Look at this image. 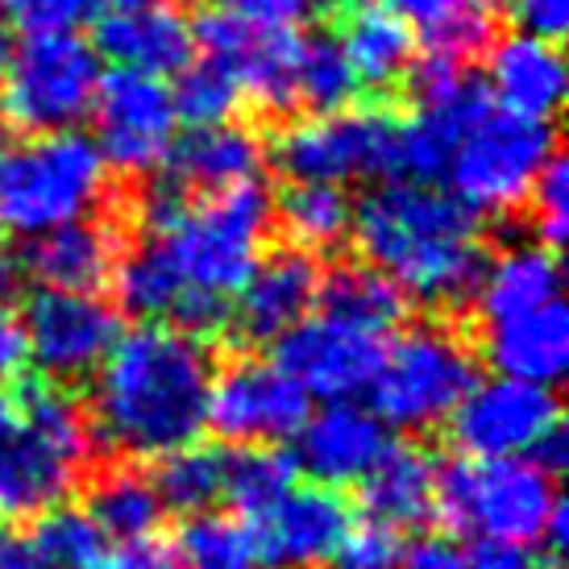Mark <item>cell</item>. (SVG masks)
<instances>
[{
    "label": "cell",
    "instance_id": "obj_1",
    "mask_svg": "<svg viewBox=\"0 0 569 569\" xmlns=\"http://www.w3.org/2000/svg\"><path fill=\"white\" fill-rule=\"evenodd\" d=\"M212 358L200 337L150 320L121 332L96 366L92 411L100 441L133 458H167L208 425Z\"/></svg>",
    "mask_w": 569,
    "mask_h": 569
},
{
    "label": "cell",
    "instance_id": "obj_2",
    "mask_svg": "<svg viewBox=\"0 0 569 569\" xmlns=\"http://www.w3.org/2000/svg\"><path fill=\"white\" fill-rule=\"evenodd\" d=\"M274 221L270 191L250 179L238 188L208 191L196 204L174 208L171 217L150 224V246L159 250L174 279V329L204 341L208 332L229 325V303L262 258V238Z\"/></svg>",
    "mask_w": 569,
    "mask_h": 569
},
{
    "label": "cell",
    "instance_id": "obj_3",
    "mask_svg": "<svg viewBox=\"0 0 569 569\" xmlns=\"http://www.w3.org/2000/svg\"><path fill=\"white\" fill-rule=\"evenodd\" d=\"M358 246L370 267L425 303H458L478 283V217L449 191L416 179H391L353 208Z\"/></svg>",
    "mask_w": 569,
    "mask_h": 569
},
{
    "label": "cell",
    "instance_id": "obj_4",
    "mask_svg": "<svg viewBox=\"0 0 569 569\" xmlns=\"http://www.w3.org/2000/svg\"><path fill=\"white\" fill-rule=\"evenodd\" d=\"M104 188L109 162L76 129L0 146V233L30 241L83 221L104 200Z\"/></svg>",
    "mask_w": 569,
    "mask_h": 569
},
{
    "label": "cell",
    "instance_id": "obj_5",
    "mask_svg": "<svg viewBox=\"0 0 569 569\" xmlns=\"http://www.w3.org/2000/svg\"><path fill=\"white\" fill-rule=\"evenodd\" d=\"M88 420L59 382H30L0 449V520H38L76 490L88 461Z\"/></svg>",
    "mask_w": 569,
    "mask_h": 569
},
{
    "label": "cell",
    "instance_id": "obj_6",
    "mask_svg": "<svg viewBox=\"0 0 569 569\" xmlns=\"http://www.w3.org/2000/svg\"><path fill=\"white\" fill-rule=\"evenodd\" d=\"M549 159H553L549 121L507 112L487 96L475 117L461 126L441 179L449 183V196L461 200L475 217L478 212L503 217L528 200Z\"/></svg>",
    "mask_w": 569,
    "mask_h": 569
},
{
    "label": "cell",
    "instance_id": "obj_7",
    "mask_svg": "<svg viewBox=\"0 0 569 569\" xmlns=\"http://www.w3.org/2000/svg\"><path fill=\"white\" fill-rule=\"evenodd\" d=\"M557 503L553 475L532 458H461L437 478V511L482 540L537 545Z\"/></svg>",
    "mask_w": 569,
    "mask_h": 569
},
{
    "label": "cell",
    "instance_id": "obj_8",
    "mask_svg": "<svg viewBox=\"0 0 569 569\" xmlns=\"http://www.w3.org/2000/svg\"><path fill=\"white\" fill-rule=\"evenodd\" d=\"M100 76V54L76 30L26 33L0 67V104L26 133L76 129L92 112Z\"/></svg>",
    "mask_w": 569,
    "mask_h": 569
},
{
    "label": "cell",
    "instance_id": "obj_9",
    "mask_svg": "<svg viewBox=\"0 0 569 569\" xmlns=\"http://www.w3.org/2000/svg\"><path fill=\"white\" fill-rule=\"evenodd\" d=\"M475 387V353L458 332L441 325L408 329L382 349V362L370 379V411L382 425L403 432L449 420L458 399Z\"/></svg>",
    "mask_w": 569,
    "mask_h": 569
},
{
    "label": "cell",
    "instance_id": "obj_10",
    "mask_svg": "<svg viewBox=\"0 0 569 569\" xmlns=\"http://www.w3.org/2000/svg\"><path fill=\"white\" fill-rule=\"evenodd\" d=\"M403 121L382 109H332L296 121L274 142V162L291 183H337L399 174Z\"/></svg>",
    "mask_w": 569,
    "mask_h": 569
},
{
    "label": "cell",
    "instance_id": "obj_11",
    "mask_svg": "<svg viewBox=\"0 0 569 569\" xmlns=\"http://www.w3.org/2000/svg\"><path fill=\"white\" fill-rule=\"evenodd\" d=\"M96 112V150L100 159L117 171H159L174 146V112L171 88L162 76L146 71H126L117 67L109 76H100L92 100Z\"/></svg>",
    "mask_w": 569,
    "mask_h": 569
},
{
    "label": "cell",
    "instance_id": "obj_12",
    "mask_svg": "<svg viewBox=\"0 0 569 569\" xmlns=\"http://www.w3.org/2000/svg\"><path fill=\"white\" fill-rule=\"evenodd\" d=\"M449 428L466 458H532L540 441L561 428V408L553 387L495 375L487 382L475 379L449 411Z\"/></svg>",
    "mask_w": 569,
    "mask_h": 569
},
{
    "label": "cell",
    "instance_id": "obj_13",
    "mask_svg": "<svg viewBox=\"0 0 569 569\" xmlns=\"http://www.w3.org/2000/svg\"><path fill=\"white\" fill-rule=\"evenodd\" d=\"M387 349V332L341 320L332 312L303 317L274 341V366L308 396L353 399L370 387Z\"/></svg>",
    "mask_w": 569,
    "mask_h": 569
},
{
    "label": "cell",
    "instance_id": "obj_14",
    "mask_svg": "<svg viewBox=\"0 0 569 569\" xmlns=\"http://www.w3.org/2000/svg\"><path fill=\"white\" fill-rule=\"evenodd\" d=\"M26 353L50 382H71L96 375L121 337V317L92 291H50L42 287L26 303L21 320Z\"/></svg>",
    "mask_w": 569,
    "mask_h": 569
},
{
    "label": "cell",
    "instance_id": "obj_15",
    "mask_svg": "<svg viewBox=\"0 0 569 569\" xmlns=\"http://www.w3.org/2000/svg\"><path fill=\"white\" fill-rule=\"evenodd\" d=\"M308 420V391L274 362H238L208 391V425L224 441L279 445Z\"/></svg>",
    "mask_w": 569,
    "mask_h": 569
},
{
    "label": "cell",
    "instance_id": "obj_16",
    "mask_svg": "<svg viewBox=\"0 0 569 569\" xmlns=\"http://www.w3.org/2000/svg\"><path fill=\"white\" fill-rule=\"evenodd\" d=\"M353 528L349 503L332 487H291L250 520L262 569H320Z\"/></svg>",
    "mask_w": 569,
    "mask_h": 569
},
{
    "label": "cell",
    "instance_id": "obj_17",
    "mask_svg": "<svg viewBox=\"0 0 569 569\" xmlns=\"http://www.w3.org/2000/svg\"><path fill=\"white\" fill-rule=\"evenodd\" d=\"M300 466L317 478L320 487H346L362 482L366 470L387 449V425L353 399H329L325 411H308L300 425Z\"/></svg>",
    "mask_w": 569,
    "mask_h": 569
},
{
    "label": "cell",
    "instance_id": "obj_18",
    "mask_svg": "<svg viewBox=\"0 0 569 569\" xmlns=\"http://www.w3.org/2000/svg\"><path fill=\"white\" fill-rule=\"evenodd\" d=\"M96 47L126 71L179 76L191 63L196 42H191L188 17L179 9L159 0H138V4H112L96 21Z\"/></svg>",
    "mask_w": 569,
    "mask_h": 569
},
{
    "label": "cell",
    "instance_id": "obj_19",
    "mask_svg": "<svg viewBox=\"0 0 569 569\" xmlns=\"http://www.w3.org/2000/svg\"><path fill=\"white\" fill-rule=\"evenodd\" d=\"M320 267L308 250H274L258 258L250 279L238 291V308L229 320L238 325L250 341H279L291 325L308 317L317 303Z\"/></svg>",
    "mask_w": 569,
    "mask_h": 569
},
{
    "label": "cell",
    "instance_id": "obj_20",
    "mask_svg": "<svg viewBox=\"0 0 569 569\" xmlns=\"http://www.w3.org/2000/svg\"><path fill=\"white\" fill-rule=\"evenodd\" d=\"M490 100L507 112L549 121L566 100V59L557 42L511 33L490 50Z\"/></svg>",
    "mask_w": 569,
    "mask_h": 569
},
{
    "label": "cell",
    "instance_id": "obj_21",
    "mask_svg": "<svg viewBox=\"0 0 569 569\" xmlns=\"http://www.w3.org/2000/svg\"><path fill=\"white\" fill-rule=\"evenodd\" d=\"M487 358L503 379L557 387L569 366V320L561 300L487 325Z\"/></svg>",
    "mask_w": 569,
    "mask_h": 569
},
{
    "label": "cell",
    "instance_id": "obj_22",
    "mask_svg": "<svg viewBox=\"0 0 569 569\" xmlns=\"http://www.w3.org/2000/svg\"><path fill=\"white\" fill-rule=\"evenodd\" d=\"M437 458L420 445H387L362 478L366 516L382 528H416L437 511Z\"/></svg>",
    "mask_w": 569,
    "mask_h": 569
},
{
    "label": "cell",
    "instance_id": "obj_23",
    "mask_svg": "<svg viewBox=\"0 0 569 569\" xmlns=\"http://www.w3.org/2000/svg\"><path fill=\"white\" fill-rule=\"evenodd\" d=\"M475 303L482 325H499V320L523 317L540 303L561 300V267L557 253L540 241H520L507 246L495 262H482L475 283Z\"/></svg>",
    "mask_w": 569,
    "mask_h": 569
},
{
    "label": "cell",
    "instance_id": "obj_24",
    "mask_svg": "<svg viewBox=\"0 0 569 569\" xmlns=\"http://www.w3.org/2000/svg\"><path fill=\"white\" fill-rule=\"evenodd\" d=\"M21 267L50 291H96L117 267V233L100 221H71L30 238Z\"/></svg>",
    "mask_w": 569,
    "mask_h": 569
},
{
    "label": "cell",
    "instance_id": "obj_25",
    "mask_svg": "<svg viewBox=\"0 0 569 569\" xmlns=\"http://www.w3.org/2000/svg\"><path fill=\"white\" fill-rule=\"evenodd\" d=\"M262 142L250 129L241 126H204L191 129L179 146H171L167 154V174L179 188H200V191H221L250 183L262 171Z\"/></svg>",
    "mask_w": 569,
    "mask_h": 569
},
{
    "label": "cell",
    "instance_id": "obj_26",
    "mask_svg": "<svg viewBox=\"0 0 569 569\" xmlns=\"http://www.w3.org/2000/svg\"><path fill=\"white\" fill-rule=\"evenodd\" d=\"M346 50L349 67H353V80L358 88H396L403 76L411 71V59H416V33L403 17L387 13V9H366L358 4L353 13H349V26H346Z\"/></svg>",
    "mask_w": 569,
    "mask_h": 569
},
{
    "label": "cell",
    "instance_id": "obj_27",
    "mask_svg": "<svg viewBox=\"0 0 569 569\" xmlns=\"http://www.w3.org/2000/svg\"><path fill=\"white\" fill-rule=\"evenodd\" d=\"M162 499L154 482L142 478L138 470H112L92 487L88 495V516L96 520V528L104 537L126 540H146L159 532L162 523Z\"/></svg>",
    "mask_w": 569,
    "mask_h": 569
},
{
    "label": "cell",
    "instance_id": "obj_28",
    "mask_svg": "<svg viewBox=\"0 0 569 569\" xmlns=\"http://www.w3.org/2000/svg\"><path fill=\"white\" fill-rule=\"evenodd\" d=\"M320 312L366 325V329L391 332L403 317V291L375 267H337L317 287Z\"/></svg>",
    "mask_w": 569,
    "mask_h": 569
},
{
    "label": "cell",
    "instance_id": "obj_29",
    "mask_svg": "<svg viewBox=\"0 0 569 569\" xmlns=\"http://www.w3.org/2000/svg\"><path fill=\"white\" fill-rule=\"evenodd\" d=\"M159 475H154V490H159L162 507H171L179 516H204L208 507L224 495V453L212 445H183L167 458H159Z\"/></svg>",
    "mask_w": 569,
    "mask_h": 569
},
{
    "label": "cell",
    "instance_id": "obj_30",
    "mask_svg": "<svg viewBox=\"0 0 569 569\" xmlns=\"http://www.w3.org/2000/svg\"><path fill=\"white\" fill-rule=\"evenodd\" d=\"M279 217L300 250H332L353 224V204L337 183H291L279 200Z\"/></svg>",
    "mask_w": 569,
    "mask_h": 569
},
{
    "label": "cell",
    "instance_id": "obj_31",
    "mask_svg": "<svg viewBox=\"0 0 569 569\" xmlns=\"http://www.w3.org/2000/svg\"><path fill=\"white\" fill-rule=\"evenodd\" d=\"M296 487V461L270 449V445H250L241 453H224V495L238 507L241 516H258L267 511L274 499H283Z\"/></svg>",
    "mask_w": 569,
    "mask_h": 569
},
{
    "label": "cell",
    "instance_id": "obj_32",
    "mask_svg": "<svg viewBox=\"0 0 569 569\" xmlns=\"http://www.w3.org/2000/svg\"><path fill=\"white\" fill-rule=\"evenodd\" d=\"M358 92L353 67L337 38H303L300 59H296V109L332 112L346 109Z\"/></svg>",
    "mask_w": 569,
    "mask_h": 569
},
{
    "label": "cell",
    "instance_id": "obj_33",
    "mask_svg": "<svg viewBox=\"0 0 569 569\" xmlns=\"http://www.w3.org/2000/svg\"><path fill=\"white\" fill-rule=\"evenodd\" d=\"M179 569H262L250 528L224 516H191L179 532Z\"/></svg>",
    "mask_w": 569,
    "mask_h": 569
},
{
    "label": "cell",
    "instance_id": "obj_34",
    "mask_svg": "<svg viewBox=\"0 0 569 569\" xmlns=\"http://www.w3.org/2000/svg\"><path fill=\"white\" fill-rule=\"evenodd\" d=\"M30 537L47 569H92L104 553V540H109L88 511H76V507L63 503L42 511Z\"/></svg>",
    "mask_w": 569,
    "mask_h": 569
},
{
    "label": "cell",
    "instance_id": "obj_35",
    "mask_svg": "<svg viewBox=\"0 0 569 569\" xmlns=\"http://www.w3.org/2000/svg\"><path fill=\"white\" fill-rule=\"evenodd\" d=\"M241 83L233 80V71L221 67L217 59L204 63H188L179 71V88L171 92L174 112L188 121L191 129L204 126H224L241 104Z\"/></svg>",
    "mask_w": 569,
    "mask_h": 569
},
{
    "label": "cell",
    "instance_id": "obj_36",
    "mask_svg": "<svg viewBox=\"0 0 569 569\" xmlns=\"http://www.w3.org/2000/svg\"><path fill=\"white\" fill-rule=\"evenodd\" d=\"M495 9H499V0H458L437 26L425 30L428 54L453 59V63L475 59L495 33Z\"/></svg>",
    "mask_w": 569,
    "mask_h": 569
},
{
    "label": "cell",
    "instance_id": "obj_37",
    "mask_svg": "<svg viewBox=\"0 0 569 569\" xmlns=\"http://www.w3.org/2000/svg\"><path fill=\"white\" fill-rule=\"evenodd\" d=\"M528 200H532V217H537V233H540V246H549L557 250L569 233V171H566V159H549L545 162V171L537 174V183L528 191Z\"/></svg>",
    "mask_w": 569,
    "mask_h": 569
},
{
    "label": "cell",
    "instance_id": "obj_38",
    "mask_svg": "<svg viewBox=\"0 0 569 569\" xmlns=\"http://www.w3.org/2000/svg\"><path fill=\"white\" fill-rule=\"evenodd\" d=\"M399 545L396 528H382V523H362V528H349L346 540L337 545L329 566L332 569H399Z\"/></svg>",
    "mask_w": 569,
    "mask_h": 569
},
{
    "label": "cell",
    "instance_id": "obj_39",
    "mask_svg": "<svg viewBox=\"0 0 569 569\" xmlns=\"http://www.w3.org/2000/svg\"><path fill=\"white\" fill-rule=\"evenodd\" d=\"M96 0H0V17H9L26 33H63L88 21Z\"/></svg>",
    "mask_w": 569,
    "mask_h": 569
},
{
    "label": "cell",
    "instance_id": "obj_40",
    "mask_svg": "<svg viewBox=\"0 0 569 569\" xmlns=\"http://www.w3.org/2000/svg\"><path fill=\"white\" fill-rule=\"evenodd\" d=\"M217 9L250 30H296L303 17L300 0H217Z\"/></svg>",
    "mask_w": 569,
    "mask_h": 569
},
{
    "label": "cell",
    "instance_id": "obj_41",
    "mask_svg": "<svg viewBox=\"0 0 569 569\" xmlns=\"http://www.w3.org/2000/svg\"><path fill=\"white\" fill-rule=\"evenodd\" d=\"M507 9L520 33H532L545 42H557L569 30V0H507Z\"/></svg>",
    "mask_w": 569,
    "mask_h": 569
},
{
    "label": "cell",
    "instance_id": "obj_42",
    "mask_svg": "<svg viewBox=\"0 0 569 569\" xmlns=\"http://www.w3.org/2000/svg\"><path fill=\"white\" fill-rule=\"evenodd\" d=\"M92 569H179V557H174L171 545L146 537V540H126L112 553L104 549Z\"/></svg>",
    "mask_w": 569,
    "mask_h": 569
},
{
    "label": "cell",
    "instance_id": "obj_43",
    "mask_svg": "<svg viewBox=\"0 0 569 569\" xmlns=\"http://www.w3.org/2000/svg\"><path fill=\"white\" fill-rule=\"evenodd\" d=\"M461 569H540V566L537 557L528 553V545L475 537L461 549Z\"/></svg>",
    "mask_w": 569,
    "mask_h": 569
},
{
    "label": "cell",
    "instance_id": "obj_44",
    "mask_svg": "<svg viewBox=\"0 0 569 569\" xmlns=\"http://www.w3.org/2000/svg\"><path fill=\"white\" fill-rule=\"evenodd\" d=\"M399 569H461V545H453L449 537H416L411 545H403L399 553Z\"/></svg>",
    "mask_w": 569,
    "mask_h": 569
},
{
    "label": "cell",
    "instance_id": "obj_45",
    "mask_svg": "<svg viewBox=\"0 0 569 569\" xmlns=\"http://www.w3.org/2000/svg\"><path fill=\"white\" fill-rule=\"evenodd\" d=\"M0 569H47L30 532H17L9 523H0Z\"/></svg>",
    "mask_w": 569,
    "mask_h": 569
},
{
    "label": "cell",
    "instance_id": "obj_46",
    "mask_svg": "<svg viewBox=\"0 0 569 569\" xmlns=\"http://www.w3.org/2000/svg\"><path fill=\"white\" fill-rule=\"evenodd\" d=\"M26 362V337H21V320H13L0 308V382L13 379Z\"/></svg>",
    "mask_w": 569,
    "mask_h": 569
},
{
    "label": "cell",
    "instance_id": "obj_47",
    "mask_svg": "<svg viewBox=\"0 0 569 569\" xmlns=\"http://www.w3.org/2000/svg\"><path fill=\"white\" fill-rule=\"evenodd\" d=\"M458 0H379V9H387V13H396V17H403V21H416V26H437L449 9H453Z\"/></svg>",
    "mask_w": 569,
    "mask_h": 569
},
{
    "label": "cell",
    "instance_id": "obj_48",
    "mask_svg": "<svg viewBox=\"0 0 569 569\" xmlns=\"http://www.w3.org/2000/svg\"><path fill=\"white\" fill-rule=\"evenodd\" d=\"M362 0H300L303 13H317V17H329V21H337V17H349L353 9H358Z\"/></svg>",
    "mask_w": 569,
    "mask_h": 569
},
{
    "label": "cell",
    "instance_id": "obj_49",
    "mask_svg": "<svg viewBox=\"0 0 569 569\" xmlns=\"http://www.w3.org/2000/svg\"><path fill=\"white\" fill-rule=\"evenodd\" d=\"M17 258L13 250H9V241H4V233H0V303L13 296V287H17Z\"/></svg>",
    "mask_w": 569,
    "mask_h": 569
},
{
    "label": "cell",
    "instance_id": "obj_50",
    "mask_svg": "<svg viewBox=\"0 0 569 569\" xmlns=\"http://www.w3.org/2000/svg\"><path fill=\"white\" fill-rule=\"evenodd\" d=\"M13 428H17V396L0 391V449L13 437Z\"/></svg>",
    "mask_w": 569,
    "mask_h": 569
},
{
    "label": "cell",
    "instance_id": "obj_51",
    "mask_svg": "<svg viewBox=\"0 0 569 569\" xmlns=\"http://www.w3.org/2000/svg\"><path fill=\"white\" fill-rule=\"evenodd\" d=\"M4 54H9V42H4V33H0V67H4Z\"/></svg>",
    "mask_w": 569,
    "mask_h": 569
},
{
    "label": "cell",
    "instance_id": "obj_52",
    "mask_svg": "<svg viewBox=\"0 0 569 569\" xmlns=\"http://www.w3.org/2000/svg\"><path fill=\"white\" fill-rule=\"evenodd\" d=\"M109 4H138V0H109Z\"/></svg>",
    "mask_w": 569,
    "mask_h": 569
},
{
    "label": "cell",
    "instance_id": "obj_53",
    "mask_svg": "<svg viewBox=\"0 0 569 569\" xmlns=\"http://www.w3.org/2000/svg\"><path fill=\"white\" fill-rule=\"evenodd\" d=\"M549 569H561V566H549Z\"/></svg>",
    "mask_w": 569,
    "mask_h": 569
},
{
    "label": "cell",
    "instance_id": "obj_54",
    "mask_svg": "<svg viewBox=\"0 0 569 569\" xmlns=\"http://www.w3.org/2000/svg\"><path fill=\"white\" fill-rule=\"evenodd\" d=\"M0 146H4V142H0Z\"/></svg>",
    "mask_w": 569,
    "mask_h": 569
}]
</instances>
